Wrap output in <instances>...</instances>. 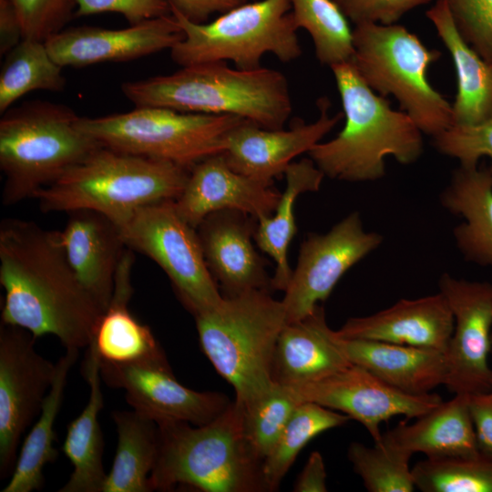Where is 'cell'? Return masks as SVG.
Returning <instances> with one entry per match:
<instances>
[{
  "label": "cell",
  "mask_w": 492,
  "mask_h": 492,
  "mask_svg": "<svg viewBox=\"0 0 492 492\" xmlns=\"http://www.w3.org/2000/svg\"><path fill=\"white\" fill-rule=\"evenodd\" d=\"M290 0H259L238 5L209 23H195L171 11L183 38L170 50L180 67L231 61L237 68L254 69L271 53L289 63L302 48Z\"/></svg>",
  "instance_id": "cell-8"
},
{
  "label": "cell",
  "mask_w": 492,
  "mask_h": 492,
  "mask_svg": "<svg viewBox=\"0 0 492 492\" xmlns=\"http://www.w3.org/2000/svg\"><path fill=\"white\" fill-rule=\"evenodd\" d=\"M345 116L342 131L308 152L324 176L350 182L372 181L384 173V158L415 162L423 152L421 130L403 112L390 108L364 82L352 61L331 67Z\"/></svg>",
  "instance_id": "cell-4"
},
{
  "label": "cell",
  "mask_w": 492,
  "mask_h": 492,
  "mask_svg": "<svg viewBox=\"0 0 492 492\" xmlns=\"http://www.w3.org/2000/svg\"><path fill=\"white\" fill-rule=\"evenodd\" d=\"M432 0H334L345 16L355 25H393L405 13Z\"/></svg>",
  "instance_id": "cell-42"
},
{
  "label": "cell",
  "mask_w": 492,
  "mask_h": 492,
  "mask_svg": "<svg viewBox=\"0 0 492 492\" xmlns=\"http://www.w3.org/2000/svg\"><path fill=\"white\" fill-rule=\"evenodd\" d=\"M469 410L478 451L492 459V391L469 395Z\"/></svg>",
  "instance_id": "cell-44"
},
{
  "label": "cell",
  "mask_w": 492,
  "mask_h": 492,
  "mask_svg": "<svg viewBox=\"0 0 492 492\" xmlns=\"http://www.w3.org/2000/svg\"><path fill=\"white\" fill-rule=\"evenodd\" d=\"M193 316L203 353L236 401L248 406L272 391L274 350L287 323L282 301L251 291Z\"/></svg>",
  "instance_id": "cell-6"
},
{
  "label": "cell",
  "mask_w": 492,
  "mask_h": 492,
  "mask_svg": "<svg viewBox=\"0 0 492 492\" xmlns=\"http://www.w3.org/2000/svg\"><path fill=\"white\" fill-rule=\"evenodd\" d=\"M454 331L452 311L441 292L403 299L369 316L349 318L335 331L349 339H365L446 352Z\"/></svg>",
  "instance_id": "cell-22"
},
{
  "label": "cell",
  "mask_w": 492,
  "mask_h": 492,
  "mask_svg": "<svg viewBox=\"0 0 492 492\" xmlns=\"http://www.w3.org/2000/svg\"><path fill=\"white\" fill-rule=\"evenodd\" d=\"M441 204L465 221L454 229L456 246L467 261L492 267V171L460 166L440 196Z\"/></svg>",
  "instance_id": "cell-27"
},
{
  "label": "cell",
  "mask_w": 492,
  "mask_h": 492,
  "mask_svg": "<svg viewBox=\"0 0 492 492\" xmlns=\"http://www.w3.org/2000/svg\"><path fill=\"white\" fill-rule=\"evenodd\" d=\"M383 237L364 231L358 212H352L325 234L309 233L302 242L297 264L282 300L287 323L308 316L325 301L343 275L375 250Z\"/></svg>",
  "instance_id": "cell-13"
},
{
  "label": "cell",
  "mask_w": 492,
  "mask_h": 492,
  "mask_svg": "<svg viewBox=\"0 0 492 492\" xmlns=\"http://www.w3.org/2000/svg\"><path fill=\"white\" fill-rule=\"evenodd\" d=\"M76 2L77 16L118 13L130 25L171 14L168 0H76Z\"/></svg>",
  "instance_id": "cell-43"
},
{
  "label": "cell",
  "mask_w": 492,
  "mask_h": 492,
  "mask_svg": "<svg viewBox=\"0 0 492 492\" xmlns=\"http://www.w3.org/2000/svg\"><path fill=\"white\" fill-rule=\"evenodd\" d=\"M382 439L412 455L423 453L429 458L480 456L467 394H456L451 400L417 417L414 424L401 422L382 435Z\"/></svg>",
  "instance_id": "cell-26"
},
{
  "label": "cell",
  "mask_w": 492,
  "mask_h": 492,
  "mask_svg": "<svg viewBox=\"0 0 492 492\" xmlns=\"http://www.w3.org/2000/svg\"><path fill=\"white\" fill-rule=\"evenodd\" d=\"M83 374L90 392L87 405L68 425L61 447L73 466L67 482L59 492H103L107 474L103 456V436L98 415L103 407L98 355L92 343L87 346Z\"/></svg>",
  "instance_id": "cell-28"
},
{
  "label": "cell",
  "mask_w": 492,
  "mask_h": 492,
  "mask_svg": "<svg viewBox=\"0 0 492 492\" xmlns=\"http://www.w3.org/2000/svg\"><path fill=\"white\" fill-rule=\"evenodd\" d=\"M256 228L255 218L235 210L212 212L197 227L207 266L223 297L272 290L266 261L253 244Z\"/></svg>",
  "instance_id": "cell-19"
},
{
  "label": "cell",
  "mask_w": 492,
  "mask_h": 492,
  "mask_svg": "<svg viewBox=\"0 0 492 492\" xmlns=\"http://www.w3.org/2000/svg\"><path fill=\"white\" fill-rule=\"evenodd\" d=\"M159 445L150 490L178 486L204 492H265L263 462L243 431V406L234 400L210 423L158 424Z\"/></svg>",
  "instance_id": "cell-3"
},
{
  "label": "cell",
  "mask_w": 492,
  "mask_h": 492,
  "mask_svg": "<svg viewBox=\"0 0 492 492\" xmlns=\"http://www.w3.org/2000/svg\"><path fill=\"white\" fill-rule=\"evenodd\" d=\"M439 292L454 316V331L446 352L445 385L455 394L492 391L491 350L492 283L456 279L443 274Z\"/></svg>",
  "instance_id": "cell-14"
},
{
  "label": "cell",
  "mask_w": 492,
  "mask_h": 492,
  "mask_svg": "<svg viewBox=\"0 0 492 492\" xmlns=\"http://www.w3.org/2000/svg\"><path fill=\"white\" fill-rule=\"evenodd\" d=\"M19 15L24 38L46 42L64 29L76 0H12Z\"/></svg>",
  "instance_id": "cell-41"
},
{
  "label": "cell",
  "mask_w": 492,
  "mask_h": 492,
  "mask_svg": "<svg viewBox=\"0 0 492 492\" xmlns=\"http://www.w3.org/2000/svg\"><path fill=\"white\" fill-rule=\"evenodd\" d=\"M433 138L436 149L457 159L460 166H477L482 157L492 160V118L477 125H452Z\"/></svg>",
  "instance_id": "cell-39"
},
{
  "label": "cell",
  "mask_w": 492,
  "mask_h": 492,
  "mask_svg": "<svg viewBox=\"0 0 492 492\" xmlns=\"http://www.w3.org/2000/svg\"><path fill=\"white\" fill-rule=\"evenodd\" d=\"M23 38L21 20L14 3L0 0V55L5 56Z\"/></svg>",
  "instance_id": "cell-46"
},
{
  "label": "cell",
  "mask_w": 492,
  "mask_h": 492,
  "mask_svg": "<svg viewBox=\"0 0 492 492\" xmlns=\"http://www.w3.org/2000/svg\"><path fill=\"white\" fill-rule=\"evenodd\" d=\"M290 387L301 402L316 403L358 421L374 443L382 440V422L396 415L417 418L443 402L436 394L405 393L353 364L322 379Z\"/></svg>",
  "instance_id": "cell-16"
},
{
  "label": "cell",
  "mask_w": 492,
  "mask_h": 492,
  "mask_svg": "<svg viewBox=\"0 0 492 492\" xmlns=\"http://www.w3.org/2000/svg\"><path fill=\"white\" fill-rule=\"evenodd\" d=\"M117 224L128 248L152 259L165 272L192 315L221 302L223 295L207 266L197 229L179 216L174 200L138 208Z\"/></svg>",
  "instance_id": "cell-11"
},
{
  "label": "cell",
  "mask_w": 492,
  "mask_h": 492,
  "mask_svg": "<svg viewBox=\"0 0 492 492\" xmlns=\"http://www.w3.org/2000/svg\"><path fill=\"white\" fill-rule=\"evenodd\" d=\"M0 284L1 323L54 335L66 349L87 347L105 312L74 272L59 231L31 220L0 223Z\"/></svg>",
  "instance_id": "cell-1"
},
{
  "label": "cell",
  "mask_w": 492,
  "mask_h": 492,
  "mask_svg": "<svg viewBox=\"0 0 492 492\" xmlns=\"http://www.w3.org/2000/svg\"><path fill=\"white\" fill-rule=\"evenodd\" d=\"M101 379L125 391L126 400L138 414L155 421H180L194 425L210 423L231 405L219 392H199L181 384L168 363L114 364L98 357Z\"/></svg>",
  "instance_id": "cell-15"
},
{
  "label": "cell",
  "mask_w": 492,
  "mask_h": 492,
  "mask_svg": "<svg viewBox=\"0 0 492 492\" xmlns=\"http://www.w3.org/2000/svg\"><path fill=\"white\" fill-rule=\"evenodd\" d=\"M332 339L351 364L405 393L425 395L446 384L445 353L382 341L343 338L333 330Z\"/></svg>",
  "instance_id": "cell-23"
},
{
  "label": "cell",
  "mask_w": 492,
  "mask_h": 492,
  "mask_svg": "<svg viewBox=\"0 0 492 492\" xmlns=\"http://www.w3.org/2000/svg\"><path fill=\"white\" fill-rule=\"evenodd\" d=\"M242 120L233 115L141 107L97 118L79 117L77 126L101 146L190 169L202 159L222 153L227 134Z\"/></svg>",
  "instance_id": "cell-10"
},
{
  "label": "cell",
  "mask_w": 492,
  "mask_h": 492,
  "mask_svg": "<svg viewBox=\"0 0 492 492\" xmlns=\"http://www.w3.org/2000/svg\"><path fill=\"white\" fill-rule=\"evenodd\" d=\"M36 337L14 325L0 326V477L15 465L22 435L39 415L56 364L35 348Z\"/></svg>",
  "instance_id": "cell-12"
},
{
  "label": "cell",
  "mask_w": 492,
  "mask_h": 492,
  "mask_svg": "<svg viewBox=\"0 0 492 492\" xmlns=\"http://www.w3.org/2000/svg\"><path fill=\"white\" fill-rule=\"evenodd\" d=\"M320 117L314 122L295 123L290 129H269L242 120L226 136L222 152L235 171L264 181L284 174L297 156L309 152L343 118V113L329 116L327 97L317 101Z\"/></svg>",
  "instance_id": "cell-18"
},
{
  "label": "cell",
  "mask_w": 492,
  "mask_h": 492,
  "mask_svg": "<svg viewBox=\"0 0 492 492\" xmlns=\"http://www.w3.org/2000/svg\"><path fill=\"white\" fill-rule=\"evenodd\" d=\"M172 14L123 29L77 26L62 29L45 43L62 67H83L106 62H127L170 49L183 38Z\"/></svg>",
  "instance_id": "cell-17"
},
{
  "label": "cell",
  "mask_w": 492,
  "mask_h": 492,
  "mask_svg": "<svg viewBox=\"0 0 492 492\" xmlns=\"http://www.w3.org/2000/svg\"><path fill=\"white\" fill-rule=\"evenodd\" d=\"M326 469L322 455L313 452L293 487L295 492H326Z\"/></svg>",
  "instance_id": "cell-47"
},
{
  "label": "cell",
  "mask_w": 492,
  "mask_h": 492,
  "mask_svg": "<svg viewBox=\"0 0 492 492\" xmlns=\"http://www.w3.org/2000/svg\"><path fill=\"white\" fill-rule=\"evenodd\" d=\"M353 45L352 62L361 77L381 96L392 94L421 132L435 137L452 126V106L426 79L439 51L394 24L355 25Z\"/></svg>",
  "instance_id": "cell-9"
},
{
  "label": "cell",
  "mask_w": 492,
  "mask_h": 492,
  "mask_svg": "<svg viewBox=\"0 0 492 492\" xmlns=\"http://www.w3.org/2000/svg\"><path fill=\"white\" fill-rule=\"evenodd\" d=\"M67 213L59 238L67 261L81 284L106 311L128 247L118 225L107 215L90 209Z\"/></svg>",
  "instance_id": "cell-21"
},
{
  "label": "cell",
  "mask_w": 492,
  "mask_h": 492,
  "mask_svg": "<svg viewBox=\"0 0 492 492\" xmlns=\"http://www.w3.org/2000/svg\"><path fill=\"white\" fill-rule=\"evenodd\" d=\"M248 0H168L171 11L190 21L205 23L215 13H225Z\"/></svg>",
  "instance_id": "cell-45"
},
{
  "label": "cell",
  "mask_w": 492,
  "mask_h": 492,
  "mask_svg": "<svg viewBox=\"0 0 492 492\" xmlns=\"http://www.w3.org/2000/svg\"><path fill=\"white\" fill-rule=\"evenodd\" d=\"M412 454L384 440L368 447L353 442L347 457L369 492H412L415 486L409 468Z\"/></svg>",
  "instance_id": "cell-36"
},
{
  "label": "cell",
  "mask_w": 492,
  "mask_h": 492,
  "mask_svg": "<svg viewBox=\"0 0 492 492\" xmlns=\"http://www.w3.org/2000/svg\"><path fill=\"white\" fill-rule=\"evenodd\" d=\"M281 194L273 182L232 169L220 153L190 169L186 185L174 203L179 216L197 229L207 215L222 210H239L257 220L271 216Z\"/></svg>",
  "instance_id": "cell-20"
},
{
  "label": "cell",
  "mask_w": 492,
  "mask_h": 492,
  "mask_svg": "<svg viewBox=\"0 0 492 492\" xmlns=\"http://www.w3.org/2000/svg\"><path fill=\"white\" fill-rule=\"evenodd\" d=\"M121 91L135 108L233 115L269 129L283 128L292 111L289 83L282 72L262 67L231 68L223 61L127 81Z\"/></svg>",
  "instance_id": "cell-2"
},
{
  "label": "cell",
  "mask_w": 492,
  "mask_h": 492,
  "mask_svg": "<svg viewBox=\"0 0 492 492\" xmlns=\"http://www.w3.org/2000/svg\"><path fill=\"white\" fill-rule=\"evenodd\" d=\"M491 343H492V336H491Z\"/></svg>",
  "instance_id": "cell-48"
},
{
  "label": "cell",
  "mask_w": 492,
  "mask_h": 492,
  "mask_svg": "<svg viewBox=\"0 0 492 492\" xmlns=\"http://www.w3.org/2000/svg\"><path fill=\"white\" fill-rule=\"evenodd\" d=\"M302 402L290 386L275 384L266 395L243 406V431L253 454L264 461L294 409Z\"/></svg>",
  "instance_id": "cell-38"
},
{
  "label": "cell",
  "mask_w": 492,
  "mask_h": 492,
  "mask_svg": "<svg viewBox=\"0 0 492 492\" xmlns=\"http://www.w3.org/2000/svg\"><path fill=\"white\" fill-rule=\"evenodd\" d=\"M62 68L51 56L45 42L23 38L5 56L0 73L1 114L30 92L63 91L67 81Z\"/></svg>",
  "instance_id": "cell-33"
},
{
  "label": "cell",
  "mask_w": 492,
  "mask_h": 492,
  "mask_svg": "<svg viewBox=\"0 0 492 492\" xmlns=\"http://www.w3.org/2000/svg\"><path fill=\"white\" fill-rule=\"evenodd\" d=\"M286 186L271 216L257 220L254 241L261 251L275 261L272 277L274 291L284 292L292 270L288 261V249L297 232L294 206L297 198L309 191L319 190L323 172L311 159L292 161L284 171Z\"/></svg>",
  "instance_id": "cell-30"
},
{
  "label": "cell",
  "mask_w": 492,
  "mask_h": 492,
  "mask_svg": "<svg viewBox=\"0 0 492 492\" xmlns=\"http://www.w3.org/2000/svg\"><path fill=\"white\" fill-rule=\"evenodd\" d=\"M352 364L332 339L323 307L282 328L272 361V380L284 386L311 383Z\"/></svg>",
  "instance_id": "cell-24"
},
{
  "label": "cell",
  "mask_w": 492,
  "mask_h": 492,
  "mask_svg": "<svg viewBox=\"0 0 492 492\" xmlns=\"http://www.w3.org/2000/svg\"><path fill=\"white\" fill-rule=\"evenodd\" d=\"M70 108L45 100L12 107L0 119L2 203L34 198L101 145L77 126Z\"/></svg>",
  "instance_id": "cell-7"
},
{
  "label": "cell",
  "mask_w": 492,
  "mask_h": 492,
  "mask_svg": "<svg viewBox=\"0 0 492 492\" xmlns=\"http://www.w3.org/2000/svg\"><path fill=\"white\" fill-rule=\"evenodd\" d=\"M77 349H67L56 363L52 385L42 404L36 422L26 436L17 455L9 481L2 492H31L44 484L43 469L54 462L58 455L54 447L55 422L60 410L67 375L78 357Z\"/></svg>",
  "instance_id": "cell-31"
},
{
  "label": "cell",
  "mask_w": 492,
  "mask_h": 492,
  "mask_svg": "<svg viewBox=\"0 0 492 492\" xmlns=\"http://www.w3.org/2000/svg\"><path fill=\"white\" fill-rule=\"evenodd\" d=\"M450 52L456 72L457 93L452 105V125L472 126L492 118V64L461 36L445 0L426 12Z\"/></svg>",
  "instance_id": "cell-29"
},
{
  "label": "cell",
  "mask_w": 492,
  "mask_h": 492,
  "mask_svg": "<svg viewBox=\"0 0 492 492\" xmlns=\"http://www.w3.org/2000/svg\"><path fill=\"white\" fill-rule=\"evenodd\" d=\"M189 174L169 161L100 146L34 198L44 212L90 209L119 223L138 208L176 200Z\"/></svg>",
  "instance_id": "cell-5"
},
{
  "label": "cell",
  "mask_w": 492,
  "mask_h": 492,
  "mask_svg": "<svg viewBox=\"0 0 492 492\" xmlns=\"http://www.w3.org/2000/svg\"><path fill=\"white\" fill-rule=\"evenodd\" d=\"M132 250L128 249L117 272L114 292L101 315L91 343L98 357L114 364L164 362L166 355L148 325L141 323L128 310L133 292Z\"/></svg>",
  "instance_id": "cell-25"
},
{
  "label": "cell",
  "mask_w": 492,
  "mask_h": 492,
  "mask_svg": "<svg viewBox=\"0 0 492 492\" xmlns=\"http://www.w3.org/2000/svg\"><path fill=\"white\" fill-rule=\"evenodd\" d=\"M118 446L103 492H149L156 463L158 424L133 411H114Z\"/></svg>",
  "instance_id": "cell-32"
},
{
  "label": "cell",
  "mask_w": 492,
  "mask_h": 492,
  "mask_svg": "<svg viewBox=\"0 0 492 492\" xmlns=\"http://www.w3.org/2000/svg\"><path fill=\"white\" fill-rule=\"evenodd\" d=\"M423 492H492V459L483 456L422 460L412 468Z\"/></svg>",
  "instance_id": "cell-37"
},
{
  "label": "cell",
  "mask_w": 492,
  "mask_h": 492,
  "mask_svg": "<svg viewBox=\"0 0 492 492\" xmlns=\"http://www.w3.org/2000/svg\"><path fill=\"white\" fill-rule=\"evenodd\" d=\"M351 417L313 402L301 403L292 412L274 447L263 461L264 481L275 491L306 444L319 434L346 424Z\"/></svg>",
  "instance_id": "cell-34"
},
{
  "label": "cell",
  "mask_w": 492,
  "mask_h": 492,
  "mask_svg": "<svg viewBox=\"0 0 492 492\" xmlns=\"http://www.w3.org/2000/svg\"><path fill=\"white\" fill-rule=\"evenodd\" d=\"M464 40L492 64V0H445Z\"/></svg>",
  "instance_id": "cell-40"
},
{
  "label": "cell",
  "mask_w": 492,
  "mask_h": 492,
  "mask_svg": "<svg viewBox=\"0 0 492 492\" xmlns=\"http://www.w3.org/2000/svg\"><path fill=\"white\" fill-rule=\"evenodd\" d=\"M298 28L305 29L319 62L333 65L352 61L353 30L334 0H290Z\"/></svg>",
  "instance_id": "cell-35"
}]
</instances>
